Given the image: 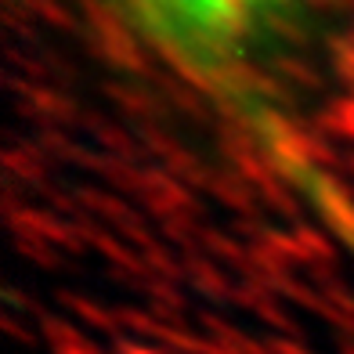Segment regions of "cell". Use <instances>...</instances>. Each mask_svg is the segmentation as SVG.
Returning <instances> with one entry per match:
<instances>
[{
  "mask_svg": "<svg viewBox=\"0 0 354 354\" xmlns=\"http://www.w3.org/2000/svg\"><path fill=\"white\" fill-rule=\"evenodd\" d=\"M145 19L188 47V51H224L239 37L268 19L282 0H138Z\"/></svg>",
  "mask_w": 354,
  "mask_h": 354,
  "instance_id": "obj_1",
  "label": "cell"
}]
</instances>
